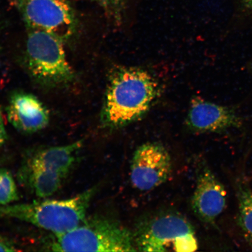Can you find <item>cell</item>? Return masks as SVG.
I'll use <instances>...</instances> for the list:
<instances>
[{
	"label": "cell",
	"mask_w": 252,
	"mask_h": 252,
	"mask_svg": "<svg viewBox=\"0 0 252 252\" xmlns=\"http://www.w3.org/2000/svg\"><path fill=\"white\" fill-rule=\"evenodd\" d=\"M187 122L191 130L198 133H224L239 129L244 124L243 119L234 107L200 98L192 100Z\"/></svg>",
	"instance_id": "obj_8"
},
{
	"label": "cell",
	"mask_w": 252,
	"mask_h": 252,
	"mask_svg": "<svg viewBox=\"0 0 252 252\" xmlns=\"http://www.w3.org/2000/svg\"><path fill=\"white\" fill-rule=\"evenodd\" d=\"M102 6L117 24H121L125 14L126 0H91Z\"/></svg>",
	"instance_id": "obj_15"
},
{
	"label": "cell",
	"mask_w": 252,
	"mask_h": 252,
	"mask_svg": "<svg viewBox=\"0 0 252 252\" xmlns=\"http://www.w3.org/2000/svg\"><path fill=\"white\" fill-rule=\"evenodd\" d=\"M28 29L51 33L63 42L77 28L75 12L67 0H11Z\"/></svg>",
	"instance_id": "obj_6"
},
{
	"label": "cell",
	"mask_w": 252,
	"mask_h": 252,
	"mask_svg": "<svg viewBox=\"0 0 252 252\" xmlns=\"http://www.w3.org/2000/svg\"><path fill=\"white\" fill-rule=\"evenodd\" d=\"M4 169H0V180H1L3 173H4Z\"/></svg>",
	"instance_id": "obj_19"
},
{
	"label": "cell",
	"mask_w": 252,
	"mask_h": 252,
	"mask_svg": "<svg viewBox=\"0 0 252 252\" xmlns=\"http://www.w3.org/2000/svg\"><path fill=\"white\" fill-rule=\"evenodd\" d=\"M18 250L10 239L0 235V252H15Z\"/></svg>",
	"instance_id": "obj_16"
},
{
	"label": "cell",
	"mask_w": 252,
	"mask_h": 252,
	"mask_svg": "<svg viewBox=\"0 0 252 252\" xmlns=\"http://www.w3.org/2000/svg\"><path fill=\"white\" fill-rule=\"evenodd\" d=\"M246 7L252 11V0H243Z\"/></svg>",
	"instance_id": "obj_18"
},
{
	"label": "cell",
	"mask_w": 252,
	"mask_h": 252,
	"mask_svg": "<svg viewBox=\"0 0 252 252\" xmlns=\"http://www.w3.org/2000/svg\"><path fill=\"white\" fill-rule=\"evenodd\" d=\"M20 176L23 183L41 198L54 194L66 177L61 173L27 163L21 168Z\"/></svg>",
	"instance_id": "obj_12"
},
{
	"label": "cell",
	"mask_w": 252,
	"mask_h": 252,
	"mask_svg": "<svg viewBox=\"0 0 252 252\" xmlns=\"http://www.w3.org/2000/svg\"><path fill=\"white\" fill-rule=\"evenodd\" d=\"M63 42L51 33L28 29L25 56L28 70L37 83L57 87L74 80Z\"/></svg>",
	"instance_id": "obj_4"
},
{
	"label": "cell",
	"mask_w": 252,
	"mask_h": 252,
	"mask_svg": "<svg viewBox=\"0 0 252 252\" xmlns=\"http://www.w3.org/2000/svg\"><path fill=\"white\" fill-rule=\"evenodd\" d=\"M234 189L238 203L237 224L247 244L252 248V187L247 178H235Z\"/></svg>",
	"instance_id": "obj_13"
},
{
	"label": "cell",
	"mask_w": 252,
	"mask_h": 252,
	"mask_svg": "<svg viewBox=\"0 0 252 252\" xmlns=\"http://www.w3.org/2000/svg\"><path fill=\"white\" fill-rule=\"evenodd\" d=\"M56 252H135L134 235L117 220L103 217L86 219L65 234L55 235Z\"/></svg>",
	"instance_id": "obj_3"
},
{
	"label": "cell",
	"mask_w": 252,
	"mask_h": 252,
	"mask_svg": "<svg viewBox=\"0 0 252 252\" xmlns=\"http://www.w3.org/2000/svg\"><path fill=\"white\" fill-rule=\"evenodd\" d=\"M97 188H92L64 200H46L31 203L0 206V218L23 220L55 235L77 227L87 213Z\"/></svg>",
	"instance_id": "obj_2"
},
{
	"label": "cell",
	"mask_w": 252,
	"mask_h": 252,
	"mask_svg": "<svg viewBox=\"0 0 252 252\" xmlns=\"http://www.w3.org/2000/svg\"><path fill=\"white\" fill-rule=\"evenodd\" d=\"M155 77L140 68L117 65L110 71L100 121L114 130L144 117L160 96Z\"/></svg>",
	"instance_id": "obj_1"
},
{
	"label": "cell",
	"mask_w": 252,
	"mask_h": 252,
	"mask_svg": "<svg viewBox=\"0 0 252 252\" xmlns=\"http://www.w3.org/2000/svg\"><path fill=\"white\" fill-rule=\"evenodd\" d=\"M171 171V158L165 148L156 142L147 143L134 153L130 167L131 184L141 191L153 190L168 180Z\"/></svg>",
	"instance_id": "obj_7"
},
{
	"label": "cell",
	"mask_w": 252,
	"mask_h": 252,
	"mask_svg": "<svg viewBox=\"0 0 252 252\" xmlns=\"http://www.w3.org/2000/svg\"><path fill=\"white\" fill-rule=\"evenodd\" d=\"M18 198L17 185L13 176L5 169L0 180V206L11 204Z\"/></svg>",
	"instance_id": "obj_14"
},
{
	"label": "cell",
	"mask_w": 252,
	"mask_h": 252,
	"mask_svg": "<svg viewBox=\"0 0 252 252\" xmlns=\"http://www.w3.org/2000/svg\"><path fill=\"white\" fill-rule=\"evenodd\" d=\"M226 191L209 167L203 165L198 171L191 207L196 216L207 224L215 225L225 210Z\"/></svg>",
	"instance_id": "obj_9"
},
{
	"label": "cell",
	"mask_w": 252,
	"mask_h": 252,
	"mask_svg": "<svg viewBox=\"0 0 252 252\" xmlns=\"http://www.w3.org/2000/svg\"><path fill=\"white\" fill-rule=\"evenodd\" d=\"M137 251L141 252H194L198 241L193 226L175 214L156 217L134 235Z\"/></svg>",
	"instance_id": "obj_5"
},
{
	"label": "cell",
	"mask_w": 252,
	"mask_h": 252,
	"mask_svg": "<svg viewBox=\"0 0 252 252\" xmlns=\"http://www.w3.org/2000/svg\"><path fill=\"white\" fill-rule=\"evenodd\" d=\"M83 141L65 146L37 150L32 154L26 163L52 170L67 176L74 166Z\"/></svg>",
	"instance_id": "obj_11"
},
{
	"label": "cell",
	"mask_w": 252,
	"mask_h": 252,
	"mask_svg": "<svg viewBox=\"0 0 252 252\" xmlns=\"http://www.w3.org/2000/svg\"><path fill=\"white\" fill-rule=\"evenodd\" d=\"M7 134L5 130L4 119L2 118V114L0 109V148L5 143L7 140Z\"/></svg>",
	"instance_id": "obj_17"
},
{
	"label": "cell",
	"mask_w": 252,
	"mask_h": 252,
	"mask_svg": "<svg viewBox=\"0 0 252 252\" xmlns=\"http://www.w3.org/2000/svg\"><path fill=\"white\" fill-rule=\"evenodd\" d=\"M7 115L14 127L27 134L43 130L50 121L49 110L45 105L33 94L24 93L12 94Z\"/></svg>",
	"instance_id": "obj_10"
},
{
	"label": "cell",
	"mask_w": 252,
	"mask_h": 252,
	"mask_svg": "<svg viewBox=\"0 0 252 252\" xmlns=\"http://www.w3.org/2000/svg\"><path fill=\"white\" fill-rule=\"evenodd\" d=\"M248 180L249 181H252V176H251L250 178H249V179H248Z\"/></svg>",
	"instance_id": "obj_20"
}]
</instances>
